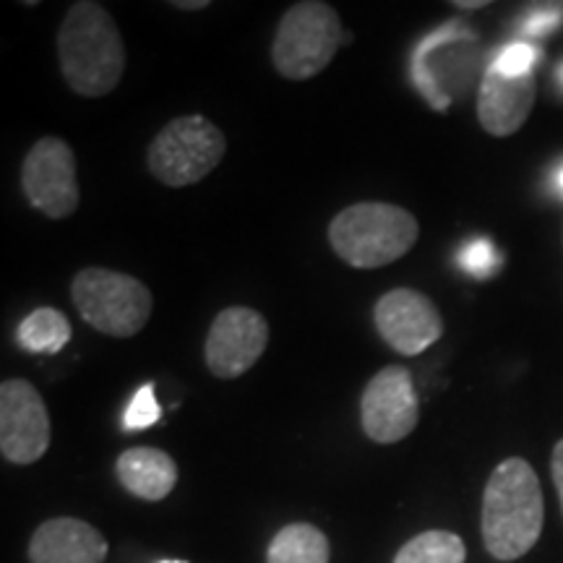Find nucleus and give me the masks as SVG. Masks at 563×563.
<instances>
[{
  "label": "nucleus",
  "mask_w": 563,
  "mask_h": 563,
  "mask_svg": "<svg viewBox=\"0 0 563 563\" xmlns=\"http://www.w3.org/2000/svg\"><path fill=\"white\" fill-rule=\"evenodd\" d=\"M545 501L538 473L522 456L493 470L483 493V545L496 561H519L540 540Z\"/></svg>",
  "instance_id": "1"
},
{
  "label": "nucleus",
  "mask_w": 563,
  "mask_h": 563,
  "mask_svg": "<svg viewBox=\"0 0 563 563\" xmlns=\"http://www.w3.org/2000/svg\"><path fill=\"white\" fill-rule=\"evenodd\" d=\"M58 60L63 79L81 97H104L121 84L125 45L104 5L95 0L70 5L58 30Z\"/></svg>",
  "instance_id": "2"
},
{
  "label": "nucleus",
  "mask_w": 563,
  "mask_h": 563,
  "mask_svg": "<svg viewBox=\"0 0 563 563\" xmlns=\"http://www.w3.org/2000/svg\"><path fill=\"white\" fill-rule=\"evenodd\" d=\"M420 224L412 211L386 201H361L329 224L332 251L352 269H382L415 249Z\"/></svg>",
  "instance_id": "3"
},
{
  "label": "nucleus",
  "mask_w": 563,
  "mask_h": 563,
  "mask_svg": "<svg viewBox=\"0 0 563 563\" xmlns=\"http://www.w3.org/2000/svg\"><path fill=\"white\" fill-rule=\"evenodd\" d=\"M76 311L91 329L115 340H131L152 319L154 298L144 282L131 274L89 266L70 282Z\"/></svg>",
  "instance_id": "4"
},
{
  "label": "nucleus",
  "mask_w": 563,
  "mask_h": 563,
  "mask_svg": "<svg viewBox=\"0 0 563 563\" xmlns=\"http://www.w3.org/2000/svg\"><path fill=\"white\" fill-rule=\"evenodd\" d=\"M344 30L334 5L302 0L285 11L272 45L274 68L282 79L308 81L334 60Z\"/></svg>",
  "instance_id": "5"
},
{
  "label": "nucleus",
  "mask_w": 563,
  "mask_h": 563,
  "mask_svg": "<svg viewBox=\"0 0 563 563\" xmlns=\"http://www.w3.org/2000/svg\"><path fill=\"white\" fill-rule=\"evenodd\" d=\"M228 139L203 115H180L152 139L146 152L150 173L167 188L201 183L220 165Z\"/></svg>",
  "instance_id": "6"
},
{
  "label": "nucleus",
  "mask_w": 563,
  "mask_h": 563,
  "mask_svg": "<svg viewBox=\"0 0 563 563\" xmlns=\"http://www.w3.org/2000/svg\"><path fill=\"white\" fill-rule=\"evenodd\" d=\"M21 188L26 201L51 220H66L79 209L76 154L60 136H45L32 146L21 165Z\"/></svg>",
  "instance_id": "7"
},
{
  "label": "nucleus",
  "mask_w": 563,
  "mask_h": 563,
  "mask_svg": "<svg viewBox=\"0 0 563 563\" xmlns=\"http://www.w3.org/2000/svg\"><path fill=\"white\" fill-rule=\"evenodd\" d=\"M269 344V323L256 308L230 306L211 321L203 361L214 378L232 382L262 361Z\"/></svg>",
  "instance_id": "8"
},
{
  "label": "nucleus",
  "mask_w": 563,
  "mask_h": 563,
  "mask_svg": "<svg viewBox=\"0 0 563 563\" xmlns=\"http://www.w3.org/2000/svg\"><path fill=\"white\" fill-rule=\"evenodd\" d=\"M53 439L51 412L40 391L24 378L0 384V454L11 464H34Z\"/></svg>",
  "instance_id": "9"
},
{
  "label": "nucleus",
  "mask_w": 563,
  "mask_h": 563,
  "mask_svg": "<svg viewBox=\"0 0 563 563\" xmlns=\"http://www.w3.org/2000/svg\"><path fill=\"white\" fill-rule=\"evenodd\" d=\"M420 402L412 373L386 365L371 378L361 399L363 431L376 443H397L418 428Z\"/></svg>",
  "instance_id": "10"
},
{
  "label": "nucleus",
  "mask_w": 563,
  "mask_h": 563,
  "mask_svg": "<svg viewBox=\"0 0 563 563\" xmlns=\"http://www.w3.org/2000/svg\"><path fill=\"white\" fill-rule=\"evenodd\" d=\"M373 323L394 352L415 357L443 336V319L435 302L412 287H397L382 295L373 308Z\"/></svg>",
  "instance_id": "11"
},
{
  "label": "nucleus",
  "mask_w": 563,
  "mask_h": 563,
  "mask_svg": "<svg viewBox=\"0 0 563 563\" xmlns=\"http://www.w3.org/2000/svg\"><path fill=\"white\" fill-rule=\"evenodd\" d=\"M534 100H538L534 74L504 76L488 66L477 91V121L490 136H514L530 118Z\"/></svg>",
  "instance_id": "12"
},
{
  "label": "nucleus",
  "mask_w": 563,
  "mask_h": 563,
  "mask_svg": "<svg viewBox=\"0 0 563 563\" xmlns=\"http://www.w3.org/2000/svg\"><path fill=\"white\" fill-rule=\"evenodd\" d=\"M110 545L104 534L84 519L55 517L32 534V563H104Z\"/></svg>",
  "instance_id": "13"
},
{
  "label": "nucleus",
  "mask_w": 563,
  "mask_h": 563,
  "mask_svg": "<svg viewBox=\"0 0 563 563\" xmlns=\"http://www.w3.org/2000/svg\"><path fill=\"white\" fill-rule=\"evenodd\" d=\"M118 481L131 496L162 501L178 485V464L167 452L154 446H133L118 456Z\"/></svg>",
  "instance_id": "14"
},
{
  "label": "nucleus",
  "mask_w": 563,
  "mask_h": 563,
  "mask_svg": "<svg viewBox=\"0 0 563 563\" xmlns=\"http://www.w3.org/2000/svg\"><path fill=\"white\" fill-rule=\"evenodd\" d=\"M329 538L308 522L282 527L266 548V563H329Z\"/></svg>",
  "instance_id": "15"
},
{
  "label": "nucleus",
  "mask_w": 563,
  "mask_h": 563,
  "mask_svg": "<svg viewBox=\"0 0 563 563\" xmlns=\"http://www.w3.org/2000/svg\"><path fill=\"white\" fill-rule=\"evenodd\" d=\"M16 340L34 355H55L70 342V323L58 308H37L19 323Z\"/></svg>",
  "instance_id": "16"
},
{
  "label": "nucleus",
  "mask_w": 563,
  "mask_h": 563,
  "mask_svg": "<svg viewBox=\"0 0 563 563\" xmlns=\"http://www.w3.org/2000/svg\"><path fill=\"white\" fill-rule=\"evenodd\" d=\"M464 559H467V548L460 534L428 530L407 540L394 555V563H464Z\"/></svg>",
  "instance_id": "17"
},
{
  "label": "nucleus",
  "mask_w": 563,
  "mask_h": 563,
  "mask_svg": "<svg viewBox=\"0 0 563 563\" xmlns=\"http://www.w3.org/2000/svg\"><path fill=\"white\" fill-rule=\"evenodd\" d=\"M162 418L159 402L154 397V386L146 384L133 394L131 405L125 407L123 412V428L125 431H146V428L154 426Z\"/></svg>",
  "instance_id": "18"
},
{
  "label": "nucleus",
  "mask_w": 563,
  "mask_h": 563,
  "mask_svg": "<svg viewBox=\"0 0 563 563\" xmlns=\"http://www.w3.org/2000/svg\"><path fill=\"white\" fill-rule=\"evenodd\" d=\"M538 58L540 53L534 51L532 45H527V42H511V45H506L504 51L496 55L490 68L504 76H527L534 74V63H538Z\"/></svg>",
  "instance_id": "19"
},
{
  "label": "nucleus",
  "mask_w": 563,
  "mask_h": 563,
  "mask_svg": "<svg viewBox=\"0 0 563 563\" xmlns=\"http://www.w3.org/2000/svg\"><path fill=\"white\" fill-rule=\"evenodd\" d=\"M460 264H462V269L473 274V277L488 279L498 266L496 245H493L490 241H483V238H481V241L467 243L460 251Z\"/></svg>",
  "instance_id": "20"
},
{
  "label": "nucleus",
  "mask_w": 563,
  "mask_h": 563,
  "mask_svg": "<svg viewBox=\"0 0 563 563\" xmlns=\"http://www.w3.org/2000/svg\"><path fill=\"white\" fill-rule=\"evenodd\" d=\"M561 9H545V11H534L530 19L525 21V34H545L551 32L555 24L561 21Z\"/></svg>",
  "instance_id": "21"
},
{
  "label": "nucleus",
  "mask_w": 563,
  "mask_h": 563,
  "mask_svg": "<svg viewBox=\"0 0 563 563\" xmlns=\"http://www.w3.org/2000/svg\"><path fill=\"white\" fill-rule=\"evenodd\" d=\"M551 475H553L555 490H559L561 509H563V439L553 446V456H551Z\"/></svg>",
  "instance_id": "22"
},
{
  "label": "nucleus",
  "mask_w": 563,
  "mask_h": 563,
  "mask_svg": "<svg viewBox=\"0 0 563 563\" xmlns=\"http://www.w3.org/2000/svg\"><path fill=\"white\" fill-rule=\"evenodd\" d=\"M173 5L180 11H201L209 9V0H175Z\"/></svg>",
  "instance_id": "23"
},
{
  "label": "nucleus",
  "mask_w": 563,
  "mask_h": 563,
  "mask_svg": "<svg viewBox=\"0 0 563 563\" xmlns=\"http://www.w3.org/2000/svg\"><path fill=\"white\" fill-rule=\"evenodd\" d=\"M454 9H464V11H475V9H485L488 5V0H477V3H462V0H456V3H452Z\"/></svg>",
  "instance_id": "24"
},
{
  "label": "nucleus",
  "mask_w": 563,
  "mask_h": 563,
  "mask_svg": "<svg viewBox=\"0 0 563 563\" xmlns=\"http://www.w3.org/2000/svg\"><path fill=\"white\" fill-rule=\"evenodd\" d=\"M555 188H559V194L563 196V162L559 165V170H555Z\"/></svg>",
  "instance_id": "25"
},
{
  "label": "nucleus",
  "mask_w": 563,
  "mask_h": 563,
  "mask_svg": "<svg viewBox=\"0 0 563 563\" xmlns=\"http://www.w3.org/2000/svg\"><path fill=\"white\" fill-rule=\"evenodd\" d=\"M157 563H188V561H180V559H165V561H157Z\"/></svg>",
  "instance_id": "26"
},
{
  "label": "nucleus",
  "mask_w": 563,
  "mask_h": 563,
  "mask_svg": "<svg viewBox=\"0 0 563 563\" xmlns=\"http://www.w3.org/2000/svg\"><path fill=\"white\" fill-rule=\"evenodd\" d=\"M559 81L563 84V63H561V68H559Z\"/></svg>",
  "instance_id": "27"
}]
</instances>
